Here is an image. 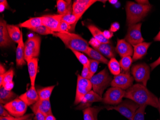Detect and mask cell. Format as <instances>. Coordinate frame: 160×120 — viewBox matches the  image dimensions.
I'll use <instances>...</instances> for the list:
<instances>
[{
  "mask_svg": "<svg viewBox=\"0 0 160 120\" xmlns=\"http://www.w3.org/2000/svg\"><path fill=\"white\" fill-rule=\"evenodd\" d=\"M16 63L18 67L26 65L25 59V43L23 41V33L22 31L21 36L19 42L18 43L16 50Z\"/></svg>",
  "mask_w": 160,
  "mask_h": 120,
  "instance_id": "cell-23",
  "label": "cell"
},
{
  "mask_svg": "<svg viewBox=\"0 0 160 120\" xmlns=\"http://www.w3.org/2000/svg\"><path fill=\"white\" fill-rule=\"evenodd\" d=\"M81 76L85 79H90L91 78L92 76L90 72L89 66H83Z\"/></svg>",
  "mask_w": 160,
  "mask_h": 120,
  "instance_id": "cell-42",
  "label": "cell"
},
{
  "mask_svg": "<svg viewBox=\"0 0 160 120\" xmlns=\"http://www.w3.org/2000/svg\"><path fill=\"white\" fill-rule=\"evenodd\" d=\"M160 65V56L158 59L155 61L153 63L150 64V67H151V70H153L154 68H156L157 66Z\"/></svg>",
  "mask_w": 160,
  "mask_h": 120,
  "instance_id": "cell-48",
  "label": "cell"
},
{
  "mask_svg": "<svg viewBox=\"0 0 160 120\" xmlns=\"http://www.w3.org/2000/svg\"><path fill=\"white\" fill-rule=\"evenodd\" d=\"M138 3L141 4H143V5H147V4H150L149 1H136Z\"/></svg>",
  "mask_w": 160,
  "mask_h": 120,
  "instance_id": "cell-51",
  "label": "cell"
},
{
  "mask_svg": "<svg viewBox=\"0 0 160 120\" xmlns=\"http://www.w3.org/2000/svg\"><path fill=\"white\" fill-rule=\"evenodd\" d=\"M87 28L93 36V38L98 40L99 42L103 43H110V40L107 39L104 37L103 32L96 27L95 25L89 24L87 25Z\"/></svg>",
  "mask_w": 160,
  "mask_h": 120,
  "instance_id": "cell-26",
  "label": "cell"
},
{
  "mask_svg": "<svg viewBox=\"0 0 160 120\" xmlns=\"http://www.w3.org/2000/svg\"><path fill=\"white\" fill-rule=\"evenodd\" d=\"M57 12L59 14L63 15L69 13H72V1H57Z\"/></svg>",
  "mask_w": 160,
  "mask_h": 120,
  "instance_id": "cell-25",
  "label": "cell"
},
{
  "mask_svg": "<svg viewBox=\"0 0 160 120\" xmlns=\"http://www.w3.org/2000/svg\"><path fill=\"white\" fill-rule=\"evenodd\" d=\"M6 28L12 40L16 43H18L22 33V30L21 31L20 30L18 26L7 24Z\"/></svg>",
  "mask_w": 160,
  "mask_h": 120,
  "instance_id": "cell-29",
  "label": "cell"
},
{
  "mask_svg": "<svg viewBox=\"0 0 160 120\" xmlns=\"http://www.w3.org/2000/svg\"><path fill=\"white\" fill-rule=\"evenodd\" d=\"M28 106L19 97L4 105V108L9 112L10 114L12 116L16 117H22L25 115Z\"/></svg>",
  "mask_w": 160,
  "mask_h": 120,
  "instance_id": "cell-10",
  "label": "cell"
},
{
  "mask_svg": "<svg viewBox=\"0 0 160 120\" xmlns=\"http://www.w3.org/2000/svg\"><path fill=\"white\" fill-rule=\"evenodd\" d=\"M31 120V119H28V120Z\"/></svg>",
  "mask_w": 160,
  "mask_h": 120,
  "instance_id": "cell-55",
  "label": "cell"
},
{
  "mask_svg": "<svg viewBox=\"0 0 160 120\" xmlns=\"http://www.w3.org/2000/svg\"><path fill=\"white\" fill-rule=\"evenodd\" d=\"M74 29L73 27L71 25L66 23L63 21H61L59 29V32H69L74 30Z\"/></svg>",
  "mask_w": 160,
  "mask_h": 120,
  "instance_id": "cell-41",
  "label": "cell"
},
{
  "mask_svg": "<svg viewBox=\"0 0 160 120\" xmlns=\"http://www.w3.org/2000/svg\"><path fill=\"white\" fill-rule=\"evenodd\" d=\"M112 77L109 74L107 68L93 75L90 80L92 85V91L102 97L105 89L111 85Z\"/></svg>",
  "mask_w": 160,
  "mask_h": 120,
  "instance_id": "cell-4",
  "label": "cell"
},
{
  "mask_svg": "<svg viewBox=\"0 0 160 120\" xmlns=\"http://www.w3.org/2000/svg\"><path fill=\"white\" fill-rule=\"evenodd\" d=\"M85 54L90 57L91 58L94 60L98 61L103 64H107V65H108V60L105 56L92 48L89 47L85 51Z\"/></svg>",
  "mask_w": 160,
  "mask_h": 120,
  "instance_id": "cell-30",
  "label": "cell"
},
{
  "mask_svg": "<svg viewBox=\"0 0 160 120\" xmlns=\"http://www.w3.org/2000/svg\"><path fill=\"white\" fill-rule=\"evenodd\" d=\"M103 34H104V37L107 39H109V40L113 36V32H111L110 30H105L104 32H103Z\"/></svg>",
  "mask_w": 160,
  "mask_h": 120,
  "instance_id": "cell-47",
  "label": "cell"
},
{
  "mask_svg": "<svg viewBox=\"0 0 160 120\" xmlns=\"http://www.w3.org/2000/svg\"><path fill=\"white\" fill-rule=\"evenodd\" d=\"M75 56L77 58L78 61L82 64L83 66H89V59L84 54L80 51L74 50H71Z\"/></svg>",
  "mask_w": 160,
  "mask_h": 120,
  "instance_id": "cell-36",
  "label": "cell"
},
{
  "mask_svg": "<svg viewBox=\"0 0 160 120\" xmlns=\"http://www.w3.org/2000/svg\"><path fill=\"white\" fill-rule=\"evenodd\" d=\"M13 76H14V71L12 68H10L9 70L6 71V73L3 75V80L2 86L4 87L7 85L13 83L12 81Z\"/></svg>",
  "mask_w": 160,
  "mask_h": 120,
  "instance_id": "cell-35",
  "label": "cell"
},
{
  "mask_svg": "<svg viewBox=\"0 0 160 120\" xmlns=\"http://www.w3.org/2000/svg\"><path fill=\"white\" fill-rule=\"evenodd\" d=\"M92 88L90 80L83 78L80 75H78L74 104L76 105L81 102L84 97L91 91Z\"/></svg>",
  "mask_w": 160,
  "mask_h": 120,
  "instance_id": "cell-8",
  "label": "cell"
},
{
  "mask_svg": "<svg viewBox=\"0 0 160 120\" xmlns=\"http://www.w3.org/2000/svg\"><path fill=\"white\" fill-rule=\"evenodd\" d=\"M124 97L133 101L140 106L150 105L158 108L159 100L157 97L142 84H136L126 91Z\"/></svg>",
  "mask_w": 160,
  "mask_h": 120,
  "instance_id": "cell-1",
  "label": "cell"
},
{
  "mask_svg": "<svg viewBox=\"0 0 160 120\" xmlns=\"http://www.w3.org/2000/svg\"><path fill=\"white\" fill-rule=\"evenodd\" d=\"M146 106V105L140 106L135 112L132 120H145V112Z\"/></svg>",
  "mask_w": 160,
  "mask_h": 120,
  "instance_id": "cell-37",
  "label": "cell"
},
{
  "mask_svg": "<svg viewBox=\"0 0 160 120\" xmlns=\"http://www.w3.org/2000/svg\"><path fill=\"white\" fill-rule=\"evenodd\" d=\"M10 116H12V115L4 108V105L2 104H1L0 105V117H10Z\"/></svg>",
  "mask_w": 160,
  "mask_h": 120,
  "instance_id": "cell-43",
  "label": "cell"
},
{
  "mask_svg": "<svg viewBox=\"0 0 160 120\" xmlns=\"http://www.w3.org/2000/svg\"><path fill=\"white\" fill-rule=\"evenodd\" d=\"M31 109L34 114L37 112H40L46 115L52 114L49 100H39L31 106Z\"/></svg>",
  "mask_w": 160,
  "mask_h": 120,
  "instance_id": "cell-19",
  "label": "cell"
},
{
  "mask_svg": "<svg viewBox=\"0 0 160 120\" xmlns=\"http://www.w3.org/2000/svg\"><path fill=\"white\" fill-rule=\"evenodd\" d=\"M41 42V38L38 35H34L28 39L25 43V59L26 62L39 56Z\"/></svg>",
  "mask_w": 160,
  "mask_h": 120,
  "instance_id": "cell-5",
  "label": "cell"
},
{
  "mask_svg": "<svg viewBox=\"0 0 160 120\" xmlns=\"http://www.w3.org/2000/svg\"><path fill=\"white\" fill-rule=\"evenodd\" d=\"M42 18L40 17L30 18L23 23H20L18 26L19 28H26L28 29L32 30L39 26H42Z\"/></svg>",
  "mask_w": 160,
  "mask_h": 120,
  "instance_id": "cell-27",
  "label": "cell"
},
{
  "mask_svg": "<svg viewBox=\"0 0 160 120\" xmlns=\"http://www.w3.org/2000/svg\"></svg>",
  "mask_w": 160,
  "mask_h": 120,
  "instance_id": "cell-56",
  "label": "cell"
},
{
  "mask_svg": "<svg viewBox=\"0 0 160 120\" xmlns=\"http://www.w3.org/2000/svg\"><path fill=\"white\" fill-rule=\"evenodd\" d=\"M53 36L62 40L66 47L85 53L89 47V42L81 36L69 32H54Z\"/></svg>",
  "mask_w": 160,
  "mask_h": 120,
  "instance_id": "cell-3",
  "label": "cell"
},
{
  "mask_svg": "<svg viewBox=\"0 0 160 120\" xmlns=\"http://www.w3.org/2000/svg\"><path fill=\"white\" fill-rule=\"evenodd\" d=\"M126 91L118 87L109 88L103 97V102L106 104L117 105L122 102Z\"/></svg>",
  "mask_w": 160,
  "mask_h": 120,
  "instance_id": "cell-9",
  "label": "cell"
},
{
  "mask_svg": "<svg viewBox=\"0 0 160 120\" xmlns=\"http://www.w3.org/2000/svg\"><path fill=\"white\" fill-rule=\"evenodd\" d=\"M61 14H48L42 16V24L54 32H59L60 25L62 21Z\"/></svg>",
  "mask_w": 160,
  "mask_h": 120,
  "instance_id": "cell-15",
  "label": "cell"
},
{
  "mask_svg": "<svg viewBox=\"0 0 160 120\" xmlns=\"http://www.w3.org/2000/svg\"><path fill=\"white\" fill-rule=\"evenodd\" d=\"M7 24L6 22L1 18L0 21V46L1 48L8 47L12 44V40L6 28Z\"/></svg>",
  "mask_w": 160,
  "mask_h": 120,
  "instance_id": "cell-18",
  "label": "cell"
},
{
  "mask_svg": "<svg viewBox=\"0 0 160 120\" xmlns=\"http://www.w3.org/2000/svg\"><path fill=\"white\" fill-rule=\"evenodd\" d=\"M54 87L55 86H51L38 89L39 100H49Z\"/></svg>",
  "mask_w": 160,
  "mask_h": 120,
  "instance_id": "cell-31",
  "label": "cell"
},
{
  "mask_svg": "<svg viewBox=\"0 0 160 120\" xmlns=\"http://www.w3.org/2000/svg\"><path fill=\"white\" fill-rule=\"evenodd\" d=\"M151 4L143 5L132 2H127L126 5L127 26L138 24L148 15L152 10Z\"/></svg>",
  "mask_w": 160,
  "mask_h": 120,
  "instance_id": "cell-2",
  "label": "cell"
},
{
  "mask_svg": "<svg viewBox=\"0 0 160 120\" xmlns=\"http://www.w3.org/2000/svg\"><path fill=\"white\" fill-rule=\"evenodd\" d=\"M28 71L30 78L31 86H35L36 76L38 71V60L37 58H34L27 61Z\"/></svg>",
  "mask_w": 160,
  "mask_h": 120,
  "instance_id": "cell-22",
  "label": "cell"
},
{
  "mask_svg": "<svg viewBox=\"0 0 160 120\" xmlns=\"http://www.w3.org/2000/svg\"><path fill=\"white\" fill-rule=\"evenodd\" d=\"M35 116L34 117V120H45L46 115L40 112H37L35 113Z\"/></svg>",
  "mask_w": 160,
  "mask_h": 120,
  "instance_id": "cell-44",
  "label": "cell"
},
{
  "mask_svg": "<svg viewBox=\"0 0 160 120\" xmlns=\"http://www.w3.org/2000/svg\"><path fill=\"white\" fill-rule=\"evenodd\" d=\"M18 97L28 106H32L39 100V96L35 86H31L27 91Z\"/></svg>",
  "mask_w": 160,
  "mask_h": 120,
  "instance_id": "cell-20",
  "label": "cell"
},
{
  "mask_svg": "<svg viewBox=\"0 0 160 120\" xmlns=\"http://www.w3.org/2000/svg\"><path fill=\"white\" fill-rule=\"evenodd\" d=\"M154 41H160V31L154 38Z\"/></svg>",
  "mask_w": 160,
  "mask_h": 120,
  "instance_id": "cell-52",
  "label": "cell"
},
{
  "mask_svg": "<svg viewBox=\"0 0 160 120\" xmlns=\"http://www.w3.org/2000/svg\"><path fill=\"white\" fill-rule=\"evenodd\" d=\"M45 120H56V119L52 114H50L46 115Z\"/></svg>",
  "mask_w": 160,
  "mask_h": 120,
  "instance_id": "cell-49",
  "label": "cell"
},
{
  "mask_svg": "<svg viewBox=\"0 0 160 120\" xmlns=\"http://www.w3.org/2000/svg\"><path fill=\"white\" fill-rule=\"evenodd\" d=\"M116 51L121 58L132 56L133 55V49L132 45L124 39H118Z\"/></svg>",
  "mask_w": 160,
  "mask_h": 120,
  "instance_id": "cell-17",
  "label": "cell"
},
{
  "mask_svg": "<svg viewBox=\"0 0 160 120\" xmlns=\"http://www.w3.org/2000/svg\"><path fill=\"white\" fill-rule=\"evenodd\" d=\"M98 1L97 0L74 1L72 3V13L79 20L89 8Z\"/></svg>",
  "mask_w": 160,
  "mask_h": 120,
  "instance_id": "cell-14",
  "label": "cell"
},
{
  "mask_svg": "<svg viewBox=\"0 0 160 120\" xmlns=\"http://www.w3.org/2000/svg\"><path fill=\"white\" fill-rule=\"evenodd\" d=\"M32 31H34V32H37L38 34H40V35H53L54 32L52 31L51 30L49 29L44 26H39L38 28H35V29H33L31 30Z\"/></svg>",
  "mask_w": 160,
  "mask_h": 120,
  "instance_id": "cell-38",
  "label": "cell"
},
{
  "mask_svg": "<svg viewBox=\"0 0 160 120\" xmlns=\"http://www.w3.org/2000/svg\"><path fill=\"white\" fill-rule=\"evenodd\" d=\"M108 65L109 70L112 75H114L115 76L120 74L121 67L120 64L115 58L110 59Z\"/></svg>",
  "mask_w": 160,
  "mask_h": 120,
  "instance_id": "cell-32",
  "label": "cell"
},
{
  "mask_svg": "<svg viewBox=\"0 0 160 120\" xmlns=\"http://www.w3.org/2000/svg\"><path fill=\"white\" fill-rule=\"evenodd\" d=\"M17 94L12 91L5 89L3 86L0 88V102L1 104L5 105L17 98Z\"/></svg>",
  "mask_w": 160,
  "mask_h": 120,
  "instance_id": "cell-24",
  "label": "cell"
},
{
  "mask_svg": "<svg viewBox=\"0 0 160 120\" xmlns=\"http://www.w3.org/2000/svg\"><path fill=\"white\" fill-rule=\"evenodd\" d=\"M151 67L146 63L135 64L132 66L131 73L136 82L142 83L145 86L150 78Z\"/></svg>",
  "mask_w": 160,
  "mask_h": 120,
  "instance_id": "cell-7",
  "label": "cell"
},
{
  "mask_svg": "<svg viewBox=\"0 0 160 120\" xmlns=\"http://www.w3.org/2000/svg\"><path fill=\"white\" fill-rule=\"evenodd\" d=\"M77 18L74 16L72 13H69L62 15V21L65 22L69 25H71L75 29V26L78 21Z\"/></svg>",
  "mask_w": 160,
  "mask_h": 120,
  "instance_id": "cell-33",
  "label": "cell"
},
{
  "mask_svg": "<svg viewBox=\"0 0 160 120\" xmlns=\"http://www.w3.org/2000/svg\"><path fill=\"white\" fill-rule=\"evenodd\" d=\"M152 42H143L136 45H133V55L132 60L136 61L142 59L147 53V50L150 47Z\"/></svg>",
  "mask_w": 160,
  "mask_h": 120,
  "instance_id": "cell-21",
  "label": "cell"
},
{
  "mask_svg": "<svg viewBox=\"0 0 160 120\" xmlns=\"http://www.w3.org/2000/svg\"><path fill=\"white\" fill-rule=\"evenodd\" d=\"M6 72V69L4 68V67L2 65V64H1V65H0V75H3Z\"/></svg>",
  "mask_w": 160,
  "mask_h": 120,
  "instance_id": "cell-50",
  "label": "cell"
},
{
  "mask_svg": "<svg viewBox=\"0 0 160 120\" xmlns=\"http://www.w3.org/2000/svg\"><path fill=\"white\" fill-rule=\"evenodd\" d=\"M134 79L129 72L120 73L114 76L111 86L112 87H118L125 91L132 86Z\"/></svg>",
  "mask_w": 160,
  "mask_h": 120,
  "instance_id": "cell-12",
  "label": "cell"
},
{
  "mask_svg": "<svg viewBox=\"0 0 160 120\" xmlns=\"http://www.w3.org/2000/svg\"><path fill=\"white\" fill-rule=\"evenodd\" d=\"M8 6V2L6 0H1L0 1V12L2 13L5 9Z\"/></svg>",
  "mask_w": 160,
  "mask_h": 120,
  "instance_id": "cell-45",
  "label": "cell"
},
{
  "mask_svg": "<svg viewBox=\"0 0 160 120\" xmlns=\"http://www.w3.org/2000/svg\"><path fill=\"white\" fill-rule=\"evenodd\" d=\"M109 3H111V4H115V3H117L118 2V1H109Z\"/></svg>",
  "mask_w": 160,
  "mask_h": 120,
  "instance_id": "cell-53",
  "label": "cell"
},
{
  "mask_svg": "<svg viewBox=\"0 0 160 120\" xmlns=\"http://www.w3.org/2000/svg\"><path fill=\"white\" fill-rule=\"evenodd\" d=\"M140 107L139 105L132 100H125L117 106H108L107 109L116 110L128 120H132L135 112Z\"/></svg>",
  "mask_w": 160,
  "mask_h": 120,
  "instance_id": "cell-6",
  "label": "cell"
},
{
  "mask_svg": "<svg viewBox=\"0 0 160 120\" xmlns=\"http://www.w3.org/2000/svg\"><path fill=\"white\" fill-rule=\"evenodd\" d=\"M158 110H159V113H160V99H159V107H158Z\"/></svg>",
  "mask_w": 160,
  "mask_h": 120,
  "instance_id": "cell-54",
  "label": "cell"
},
{
  "mask_svg": "<svg viewBox=\"0 0 160 120\" xmlns=\"http://www.w3.org/2000/svg\"><path fill=\"white\" fill-rule=\"evenodd\" d=\"M120 29V25L118 22H114L111 25L110 30L112 32H117Z\"/></svg>",
  "mask_w": 160,
  "mask_h": 120,
  "instance_id": "cell-46",
  "label": "cell"
},
{
  "mask_svg": "<svg viewBox=\"0 0 160 120\" xmlns=\"http://www.w3.org/2000/svg\"><path fill=\"white\" fill-rule=\"evenodd\" d=\"M89 44L104 56L110 59L116 57V49L110 43H101L93 38L90 40Z\"/></svg>",
  "mask_w": 160,
  "mask_h": 120,
  "instance_id": "cell-13",
  "label": "cell"
},
{
  "mask_svg": "<svg viewBox=\"0 0 160 120\" xmlns=\"http://www.w3.org/2000/svg\"><path fill=\"white\" fill-rule=\"evenodd\" d=\"M103 97L99 95L92 90L89 92L82 99L79 106H77V110H84L86 108L90 107L92 104L97 102H102Z\"/></svg>",
  "mask_w": 160,
  "mask_h": 120,
  "instance_id": "cell-16",
  "label": "cell"
},
{
  "mask_svg": "<svg viewBox=\"0 0 160 120\" xmlns=\"http://www.w3.org/2000/svg\"><path fill=\"white\" fill-rule=\"evenodd\" d=\"M132 62V58L131 56H125L121 58L119 64L123 71L125 72H129Z\"/></svg>",
  "mask_w": 160,
  "mask_h": 120,
  "instance_id": "cell-34",
  "label": "cell"
},
{
  "mask_svg": "<svg viewBox=\"0 0 160 120\" xmlns=\"http://www.w3.org/2000/svg\"><path fill=\"white\" fill-rule=\"evenodd\" d=\"M102 107H88L83 110L84 120H98V116Z\"/></svg>",
  "mask_w": 160,
  "mask_h": 120,
  "instance_id": "cell-28",
  "label": "cell"
},
{
  "mask_svg": "<svg viewBox=\"0 0 160 120\" xmlns=\"http://www.w3.org/2000/svg\"><path fill=\"white\" fill-rule=\"evenodd\" d=\"M34 113L28 114L22 116V117H16L12 116L10 117H0V120H27L31 119L34 117Z\"/></svg>",
  "mask_w": 160,
  "mask_h": 120,
  "instance_id": "cell-40",
  "label": "cell"
},
{
  "mask_svg": "<svg viewBox=\"0 0 160 120\" xmlns=\"http://www.w3.org/2000/svg\"><path fill=\"white\" fill-rule=\"evenodd\" d=\"M100 62L98 61H96V60L93 59H89V68L90 72L92 77L97 72L98 69V66Z\"/></svg>",
  "mask_w": 160,
  "mask_h": 120,
  "instance_id": "cell-39",
  "label": "cell"
},
{
  "mask_svg": "<svg viewBox=\"0 0 160 120\" xmlns=\"http://www.w3.org/2000/svg\"><path fill=\"white\" fill-rule=\"evenodd\" d=\"M142 25V23H140L128 26L125 40L132 46L140 44L144 40L141 32Z\"/></svg>",
  "mask_w": 160,
  "mask_h": 120,
  "instance_id": "cell-11",
  "label": "cell"
}]
</instances>
